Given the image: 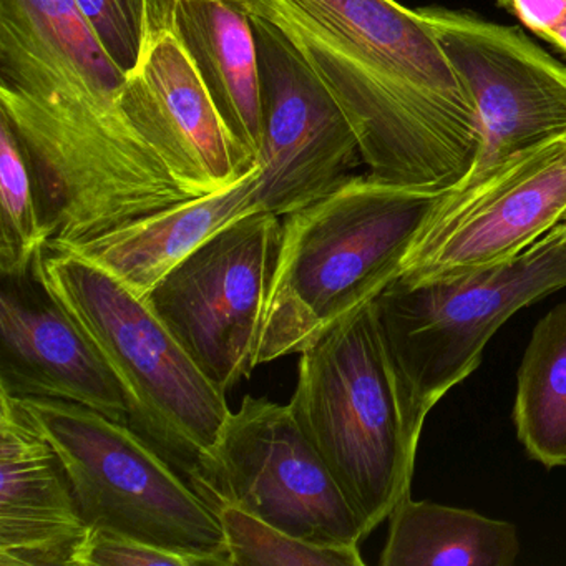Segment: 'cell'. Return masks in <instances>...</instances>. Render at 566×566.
Masks as SVG:
<instances>
[{"instance_id":"277c9868","label":"cell","mask_w":566,"mask_h":566,"mask_svg":"<svg viewBox=\"0 0 566 566\" xmlns=\"http://www.w3.org/2000/svg\"><path fill=\"white\" fill-rule=\"evenodd\" d=\"M287 406L369 535L410 493L426 423L373 301L301 353Z\"/></svg>"},{"instance_id":"ba28073f","label":"cell","mask_w":566,"mask_h":566,"mask_svg":"<svg viewBox=\"0 0 566 566\" xmlns=\"http://www.w3.org/2000/svg\"><path fill=\"white\" fill-rule=\"evenodd\" d=\"M214 510L237 506L304 542L359 546L363 523L290 406L247 396L188 479Z\"/></svg>"},{"instance_id":"7a4b0ae2","label":"cell","mask_w":566,"mask_h":566,"mask_svg":"<svg viewBox=\"0 0 566 566\" xmlns=\"http://www.w3.org/2000/svg\"><path fill=\"white\" fill-rule=\"evenodd\" d=\"M313 69L349 120L367 174L442 191L472 170V97L419 12L396 0H244Z\"/></svg>"},{"instance_id":"5b68a950","label":"cell","mask_w":566,"mask_h":566,"mask_svg":"<svg viewBox=\"0 0 566 566\" xmlns=\"http://www.w3.org/2000/svg\"><path fill=\"white\" fill-rule=\"evenodd\" d=\"M42 281L114 374L128 423L187 480L210 453L230 416L213 386L147 301L77 254L45 247Z\"/></svg>"},{"instance_id":"6da1fadb","label":"cell","mask_w":566,"mask_h":566,"mask_svg":"<svg viewBox=\"0 0 566 566\" xmlns=\"http://www.w3.org/2000/svg\"><path fill=\"white\" fill-rule=\"evenodd\" d=\"M125 78L74 0H0V118L31 168L49 244L195 198L128 120Z\"/></svg>"},{"instance_id":"44dd1931","label":"cell","mask_w":566,"mask_h":566,"mask_svg":"<svg viewBox=\"0 0 566 566\" xmlns=\"http://www.w3.org/2000/svg\"><path fill=\"white\" fill-rule=\"evenodd\" d=\"M231 566H363L359 546L304 542L237 506L214 510Z\"/></svg>"},{"instance_id":"7c38bea8","label":"cell","mask_w":566,"mask_h":566,"mask_svg":"<svg viewBox=\"0 0 566 566\" xmlns=\"http://www.w3.org/2000/svg\"><path fill=\"white\" fill-rule=\"evenodd\" d=\"M472 97L482 145L467 177L566 135V67L515 28L419 9ZM465 177V178H467Z\"/></svg>"},{"instance_id":"d6986e66","label":"cell","mask_w":566,"mask_h":566,"mask_svg":"<svg viewBox=\"0 0 566 566\" xmlns=\"http://www.w3.org/2000/svg\"><path fill=\"white\" fill-rule=\"evenodd\" d=\"M513 422L533 460L566 467V301L533 329L516 376Z\"/></svg>"},{"instance_id":"8fae6325","label":"cell","mask_w":566,"mask_h":566,"mask_svg":"<svg viewBox=\"0 0 566 566\" xmlns=\"http://www.w3.org/2000/svg\"><path fill=\"white\" fill-rule=\"evenodd\" d=\"M253 19L260 57L261 142L258 200L283 218L354 177L363 164L346 115L293 45Z\"/></svg>"},{"instance_id":"7402d4cb","label":"cell","mask_w":566,"mask_h":566,"mask_svg":"<svg viewBox=\"0 0 566 566\" xmlns=\"http://www.w3.org/2000/svg\"><path fill=\"white\" fill-rule=\"evenodd\" d=\"M74 2L112 61L125 75L134 72L147 45L154 0H74Z\"/></svg>"},{"instance_id":"cb8c5ba5","label":"cell","mask_w":566,"mask_h":566,"mask_svg":"<svg viewBox=\"0 0 566 566\" xmlns=\"http://www.w3.org/2000/svg\"><path fill=\"white\" fill-rule=\"evenodd\" d=\"M543 39L552 42L555 48H558L559 51L566 54V18L558 25H555Z\"/></svg>"},{"instance_id":"8992f818","label":"cell","mask_w":566,"mask_h":566,"mask_svg":"<svg viewBox=\"0 0 566 566\" xmlns=\"http://www.w3.org/2000/svg\"><path fill=\"white\" fill-rule=\"evenodd\" d=\"M566 286V218L516 256L419 281H390L373 301L387 349L422 422L475 373L493 334L522 307Z\"/></svg>"},{"instance_id":"603a6c76","label":"cell","mask_w":566,"mask_h":566,"mask_svg":"<svg viewBox=\"0 0 566 566\" xmlns=\"http://www.w3.org/2000/svg\"><path fill=\"white\" fill-rule=\"evenodd\" d=\"M213 566L203 556L161 548L132 536L92 528L78 566Z\"/></svg>"},{"instance_id":"9a60e30c","label":"cell","mask_w":566,"mask_h":566,"mask_svg":"<svg viewBox=\"0 0 566 566\" xmlns=\"http://www.w3.org/2000/svg\"><path fill=\"white\" fill-rule=\"evenodd\" d=\"M91 532L57 450L0 390V566H78Z\"/></svg>"},{"instance_id":"30bf717a","label":"cell","mask_w":566,"mask_h":566,"mask_svg":"<svg viewBox=\"0 0 566 566\" xmlns=\"http://www.w3.org/2000/svg\"><path fill=\"white\" fill-rule=\"evenodd\" d=\"M566 217V135L447 190L397 277L427 280L502 263Z\"/></svg>"},{"instance_id":"4fadbf2b","label":"cell","mask_w":566,"mask_h":566,"mask_svg":"<svg viewBox=\"0 0 566 566\" xmlns=\"http://www.w3.org/2000/svg\"><path fill=\"white\" fill-rule=\"evenodd\" d=\"M120 104L191 197L217 193L260 168L231 137L158 0L151 4L144 55L125 78Z\"/></svg>"},{"instance_id":"ffe728a7","label":"cell","mask_w":566,"mask_h":566,"mask_svg":"<svg viewBox=\"0 0 566 566\" xmlns=\"http://www.w3.org/2000/svg\"><path fill=\"white\" fill-rule=\"evenodd\" d=\"M45 244L31 168L14 132L0 118V274L31 270Z\"/></svg>"},{"instance_id":"2e32d148","label":"cell","mask_w":566,"mask_h":566,"mask_svg":"<svg viewBox=\"0 0 566 566\" xmlns=\"http://www.w3.org/2000/svg\"><path fill=\"white\" fill-rule=\"evenodd\" d=\"M258 180L260 168L224 190L190 198L101 237L45 247L92 261L145 300L161 277L205 241L261 211Z\"/></svg>"},{"instance_id":"52a82bcc","label":"cell","mask_w":566,"mask_h":566,"mask_svg":"<svg viewBox=\"0 0 566 566\" xmlns=\"http://www.w3.org/2000/svg\"><path fill=\"white\" fill-rule=\"evenodd\" d=\"M22 402L61 455L91 528L231 566L217 513L128 423L69 400Z\"/></svg>"},{"instance_id":"5bb4252c","label":"cell","mask_w":566,"mask_h":566,"mask_svg":"<svg viewBox=\"0 0 566 566\" xmlns=\"http://www.w3.org/2000/svg\"><path fill=\"white\" fill-rule=\"evenodd\" d=\"M39 256L24 273L0 274V390L82 403L128 423L117 379L45 286Z\"/></svg>"},{"instance_id":"3957f363","label":"cell","mask_w":566,"mask_h":566,"mask_svg":"<svg viewBox=\"0 0 566 566\" xmlns=\"http://www.w3.org/2000/svg\"><path fill=\"white\" fill-rule=\"evenodd\" d=\"M446 193L354 175L281 218L256 366L303 353L376 300L396 280Z\"/></svg>"},{"instance_id":"d4e9b609","label":"cell","mask_w":566,"mask_h":566,"mask_svg":"<svg viewBox=\"0 0 566 566\" xmlns=\"http://www.w3.org/2000/svg\"><path fill=\"white\" fill-rule=\"evenodd\" d=\"M566 218V217H565Z\"/></svg>"},{"instance_id":"9c48e42d","label":"cell","mask_w":566,"mask_h":566,"mask_svg":"<svg viewBox=\"0 0 566 566\" xmlns=\"http://www.w3.org/2000/svg\"><path fill=\"white\" fill-rule=\"evenodd\" d=\"M281 218L256 211L218 231L145 296L158 319L221 392L251 376Z\"/></svg>"},{"instance_id":"e0dca14e","label":"cell","mask_w":566,"mask_h":566,"mask_svg":"<svg viewBox=\"0 0 566 566\" xmlns=\"http://www.w3.org/2000/svg\"><path fill=\"white\" fill-rule=\"evenodd\" d=\"M238 147L256 161L261 142L260 57L244 0H158Z\"/></svg>"},{"instance_id":"ac0fdd59","label":"cell","mask_w":566,"mask_h":566,"mask_svg":"<svg viewBox=\"0 0 566 566\" xmlns=\"http://www.w3.org/2000/svg\"><path fill=\"white\" fill-rule=\"evenodd\" d=\"M520 555L516 526L473 510L412 499L389 515L382 566H512Z\"/></svg>"}]
</instances>
